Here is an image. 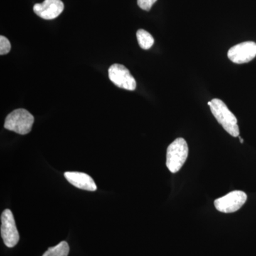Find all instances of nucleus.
Returning a JSON list of instances; mask_svg holds the SVG:
<instances>
[{"mask_svg": "<svg viewBox=\"0 0 256 256\" xmlns=\"http://www.w3.org/2000/svg\"><path fill=\"white\" fill-rule=\"evenodd\" d=\"M210 111L218 124H222L224 129L234 138L238 137L240 134L238 120L226 105L220 99L214 98L208 102Z\"/></svg>", "mask_w": 256, "mask_h": 256, "instance_id": "f257e3e1", "label": "nucleus"}, {"mask_svg": "<svg viewBox=\"0 0 256 256\" xmlns=\"http://www.w3.org/2000/svg\"><path fill=\"white\" fill-rule=\"evenodd\" d=\"M188 148L184 138H178L168 146L166 150V164L172 173H176L181 170L188 159Z\"/></svg>", "mask_w": 256, "mask_h": 256, "instance_id": "f03ea898", "label": "nucleus"}, {"mask_svg": "<svg viewBox=\"0 0 256 256\" xmlns=\"http://www.w3.org/2000/svg\"><path fill=\"white\" fill-rule=\"evenodd\" d=\"M34 118L28 111L20 108L8 114L5 119L4 128L20 134H28L32 130Z\"/></svg>", "mask_w": 256, "mask_h": 256, "instance_id": "7ed1b4c3", "label": "nucleus"}, {"mask_svg": "<svg viewBox=\"0 0 256 256\" xmlns=\"http://www.w3.org/2000/svg\"><path fill=\"white\" fill-rule=\"evenodd\" d=\"M247 195L242 191H234L214 202L216 208L222 213H234L240 210L246 202Z\"/></svg>", "mask_w": 256, "mask_h": 256, "instance_id": "20e7f679", "label": "nucleus"}, {"mask_svg": "<svg viewBox=\"0 0 256 256\" xmlns=\"http://www.w3.org/2000/svg\"><path fill=\"white\" fill-rule=\"evenodd\" d=\"M1 223V236L5 245L9 248L14 247L20 240V235L11 210H5L2 212Z\"/></svg>", "mask_w": 256, "mask_h": 256, "instance_id": "39448f33", "label": "nucleus"}, {"mask_svg": "<svg viewBox=\"0 0 256 256\" xmlns=\"http://www.w3.org/2000/svg\"><path fill=\"white\" fill-rule=\"evenodd\" d=\"M109 78L116 86L128 90L136 88V82L129 70L124 65L114 64L108 69Z\"/></svg>", "mask_w": 256, "mask_h": 256, "instance_id": "423d86ee", "label": "nucleus"}, {"mask_svg": "<svg viewBox=\"0 0 256 256\" xmlns=\"http://www.w3.org/2000/svg\"><path fill=\"white\" fill-rule=\"evenodd\" d=\"M256 56V43L246 42L235 45L228 52V58L234 64L250 62Z\"/></svg>", "mask_w": 256, "mask_h": 256, "instance_id": "0eeeda50", "label": "nucleus"}, {"mask_svg": "<svg viewBox=\"0 0 256 256\" xmlns=\"http://www.w3.org/2000/svg\"><path fill=\"white\" fill-rule=\"evenodd\" d=\"M64 4L62 0H44L34 6V12L44 20H50L58 18L64 11Z\"/></svg>", "mask_w": 256, "mask_h": 256, "instance_id": "6e6552de", "label": "nucleus"}, {"mask_svg": "<svg viewBox=\"0 0 256 256\" xmlns=\"http://www.w3.org/2000/svg\"><path fill=\"white\" fill-rule=\"evenodd\" d=\"M66 178L69 183L76 188L86 191L94 192L97 190V186L92 176L85 173L78 172H67L64 174Z\"/></svg>", "mask_w": 256, "mask_h": 256, "instance_id": "1a4fd4ad", "label": "nucleus"}, {"mask_svg": "<svg viewBox=\"0 0 256 256\" xmlns=\"http://www.w3.org/2000/svg\"><path fill=\"white\" fill-rule=\"evenodd\" d=\"M136 36H137L138 44L142 50H150L154 44V38L149 32L146 31V30H138Z\"/></svg>", "mask_w": 256, "mask_h": 256, "instance_id": "9d476101", "label": "nucleus"}, {"mask_svg": "<svg viewBox=\"0 0 256 256\" xmlns=\"http://www.w3.org/2000/svg\"><path fill=\"white\" fill-rule=\"evenodd\" d=\"M68 242H62L54 247L50 248L42 256H68Z\"/></svg>", "mask_w": 256, "mask_h": 256, "instance_id": "9b49d317", "label": "nucleus"}, {"mask_svg": "<svg viewBox=\"0 0 256 256\" xmlns=\"http://www.w3.org/2000/svg\"><path fill=\"white\" fill-rule=\"evenodd\" d=\"M11 50V44L8 38L2 35L0 36V54L2 56L6 54Z\"/></svg>", "mask_w": 256, "mask_h": 256, "instance_id": "f8f14e48", "label": "nucleus"}, {"mask_svg": "<svg viewBox=\"0 0 256 256\" xmlns=\"http://www.w3.org/2000/svg\"><path fill=\"white\" fill-rule=\"evenodd\" d=\"M156 1L158 0H138V4L141 9L149 11Z\"/></svg>", "mask_w": 256, "mask_h": 256, "instance_id": "ddd939ff", "label": "nucleus"}, {"mask_svg": "<svg viewBox=\"0 0 256 256\" xmlns=\"http://www.w3.org/2000/svg\"><path fill=\"white\" fill-rule=\"evenodd\" d=\"M238 138L240 139V143H244V140H242V138L240 137V136H238Z\"/></svg>", "mask_w": 256, "mask_h": 256, "instance_id": "4468645a", "label": "nucleus"}]
</instances>
